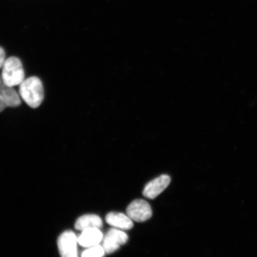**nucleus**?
I'll use <instances>...</instances> for the list:
<instances>
[{
    "mask_svg": "<svg viewBox=\"0 0 257 257\" xmlns=\"http://www.w3.org/2000/svg\"><path fill=\"white\" fill-rule=\"evenodd\" d=\"M78 239L80 246L90 248L99 245L103 239V234L98 228H91L82 231Z\"/></svg>",
    "mask_w": 257,
    "mask_h": 257,
    "instance_id": "6e6552de",
    "label": "nucleus"
},
{
    "mask_svg": "<svg viewBox=\"0 0 257 257\" xmlns=\"http://www.w3.org/2000/svg\"><path fill=\"white\" fill-rule=\"evenodd\" d=\"M19 94L28 105L32 108H36L43 101V83L35 76L25 79L19 85Z\"/></svg>",
    "mask_w": 257,
    "mask_h": 257,
    "instance_id": "f257e3e1",
    "label": "nucleus"
},
{
    "mask_svg": "<svg viewBox=\"0 0 257 257\" xmlns=\"http://www.w3.org/2000/svg\"><path fill=\"white\" fill-rule=\"evenodd\" d=\"M2 82L14 87L20 85L25 80V72L21 61L16 57L6 59L2 67Z\"/></svg>",
    "mask_w": 257,
    "mask_h": 257,
    "instance_id": "f03ea898",
    "label": "nucleus"
},
{
    "mask_svg": "<svg viewBox=\"0 0 257 257\" xmlns=\"http://www.w3.org/2000/svg\"><path fill=\"white\" fill-rule=\"evenodd\" d=\"M171 181L170 177L163 175L153 180L148 184L143 191L145 197L154 200L168 187Z\"/></svg>",
    "mask_w": 257,
    "mask_h": 257,
    "instance_id": "0eeeda50",
    "label": "nucleus"
},
{
    "mask_svg": "<svg viewBox=\"0 0 257 257\" xmlns=\"http://www.w3.org/2000/svg\"><path fill=\"white\" fill-rule=\"evenodd\" d=\"M78 237L71 230H67L60 234L57 240L58 249L63 257L78 256Z\"/></svg>",
    "mask_w": 257,
    "mask_h": 257,
    "instance_id": "7ed1b4c3",
    "label": "nucleus"
},
{
    "mask_svg": "<svg viewBox=\"0 0 257 257\" xmlns=\"http://www.w3.org/2000/svg\"><path fill=\"white\" fill-rule=\"evenodd\" d=\"M105 221L110 226L118 229L128 230L134 227L133 220L127 215L117 212L107 214Z\"/></svg>",
    "mask_w": 257,
    "mask_h": 257,
    "instance_id": "1a4fd4ad",
    "label": "nucleus"
},
{
    "mask_svg": "<svg viewBox=\"0 0 257 257\" xmlns=\"http://www.w3.org/2000/svg\"><path fill=\"white\" fill-rule=\"evenodd\" d=\"M102 226L101 218L97 215L86 214L80 217L75 224V229L83 231L91 228L100 229Z\"/></svg>",
    "mask_w": 257,
    "mask_h": 257,
    "instance_id": "9d476101",
    "label": "nucleus"
},
{
    "mask_svg": "<svg viewBox=\"0 0 257 257\" xmlns=\"http://www.w3.org/2000/svg\"><path fill=\"white\" fill-rule=\"evenodd\" d=\"M6 60L5 51L2 47H0V69L2 68Z\"/></svg>",
    "mask_w": 257,
    "mask_h": 257,
    "instance_id": "f8f14e48",
    "label": "nucleus"
},
{
    "mask_svg": "<svg viewBox=\"0 0 257 257\" xmlns=\"http://www.w3.org/2000/svg\"><path fill=\"white\" fill-rule=\"evenodd\" d=\"M105 252L102 246L98 245L90 247L82 253L84 257H101L105 255Z\"/></svg>",
    "mask_w": 257,
    "mask_h": 257,
    "instance_id": "9b49d317",
    "label": "nucleus"
},
{
    "mask_svg": "<svg viewBox=\"0 0 257 257\" xmlns=\"http://www.w3.org/2000/svg\"><path fill=\"white\" fill-rule=\"evenodd\" d=\"M126 213L132 220L136 222H144L152 217V207L144 200H136L128 205Z\"/></svg>",
    "mask_w": 257,
    "mask_h": 257,
    "instance_id": "20e7f679",
    "label": "nucleus"
},
{
    "mask_svg": "<svg viewBox=\"0 0 257 257\" xmlns=\"http://www.w3.org/2000/svg\"><path fill=\"white\" fill-rule=\"evenodd\" d=\"M21 104V97L14 87L0 83V112L7 107H16Z\"/></svg>",
    "mask_w": 257,
    "mask_h": 257,
    "instance_id": "423d86ee",
    "label": "nucleus"
},
{
    "mask_svg": "<svg viewBox=\"0 0 257 257\" xmlns=\"http://www.w3.org/2000/svg\"><path fill=\"white\" fill-rule=\"evenodd\" d=\"M127 234L117 228L108 230L102 239V247L105 253H111L127 242Z\"/></svg>",
    "mask_w": 257,
    "mask_h": 257,
    "instance_id": "39448f33",
    "label": "nucleus"
},
{
    "mask_svg": "<svg viewBox=\"0 0 257 257\" xmlns=\"http://www.w3.org/2000/svg\"><path fill=\"white\" fill-rule=\"evenodd\" d=\"M1 78H0V83H1Z\"/></svg>",
    "mask_w": 257,
    "mask_h": 257,
    "instance_id": "ddd939ff",
    "label": "nucleus"
}]
</instances>
